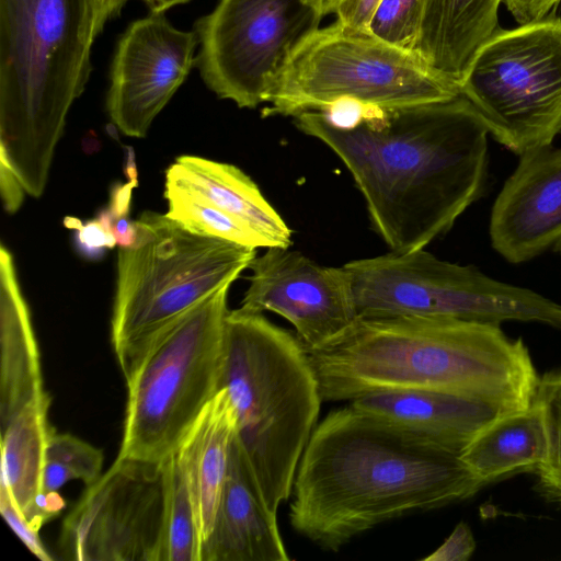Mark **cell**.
<instances>
[{
    "label": "cell",
    "instance_id": "cell-21",
    "mask_svg": "<svg viewBox=\"0 0 561 561\" xmlns=\"http://www.w3.org/2000/svg\"><path fill=\"white\" fill-rule=\"evenodd\" d=\"M165 176L245 222L268 239L273 247L289 248L291 244V230L287 224L251 178L236 165L185 154L176 158Z\"/></svg>",
    "mask_w": 561,
    "mask_h": 561
},
{
    "label": "cell",
    "instance_id": "cell-6",
    "mask_svg": "<svg viewBox=\"0 0 561 561\" xmlns=\"http://www.w3.org/2000/svg\"><path fill=\"white\" fill-rule=\"evenodd\" d=\"M131 247H119L111 323L125 380L180 317L249 268L256 249L196 233L167 214L145 211Z\"/></svg>",
    "mask_w": 561,
    "mask_h": 561
},
{
    "label": "cell",
    "instance_id": "cell-14",
    "mask_svg": "<svg viewBox=\"0 0 561 561\" xmlns=\"http://www.w3.org/2000/svg\"><path fill=\"white\" fill-rule=\"evenodd\" d=\"M195 32L175 28L164 12L131 22L110 67L107 114L125 135L141 138L195 66Z\"/></svg>",
    "mask_w": 561,
    "mask_h": 561
},
{
    "label": "cell",
    "instance_id": "cell-30",
    "mask_svg": "<svg viewBox=\"0 0 561 561\" xmlns=\"http://www.w3.org/2000/svg\"><path fill=\"white\" fill-rule=\"evenodd\" d=\"M0 512L15 535L35 557L43 561L53 560V557L41 541L38 531L34 530L23 518L9 491L3 485H0Z\"/></svg>",
    "mask_w": 561,
    "mask_h": 561
},
{
    "label": "cell",
    "instance_id": "cell-8",
    "mask_svg": "<svg viewBox=\"0 0 561 561\" xmlns=\"http://www.w3.org/2000/svg\"><path fill=\"white\" fill-rule=\"evenodd\" d=\"M460 87L422 57L368 30L337 21L319 27L293 54L263 116H296L340 100L397 107L448 100Z\"/></svg>",
    "mask_w": 561,
    "mask_h": 561
},
{
    "label": "cell",
    "instance_id": "cell-38",
    "mask_svg": "<svg viewBox=\"0 0 561 561\" xmlns=\"http://www.w3.org/2000/svg\"><path fill=\"white\" fill-rule=\"evenodd\" d=\"M123 172L128 182L138 186V171L136 165L135 151L131 146H124Z\"/></svg>",
    "mask_w": 561,
    "mask_h": 561
},
{
    "label": "cell",
    "instance_id": "cell-4",
    "mask_svg": "<svg viewBox=\"0 0 561 561\" xmlns=\"http://www.w3.org/2000/svg\"><path fill=\"white\" fill-rule=\"evenodd\" d=\"M99 35L93 0H0V163L33 197L45 190Z\"/></svg>",
    "mask_w": 561,
    "mask_h": 561
},
{
    "label": "cell",
    "instance_id": "cell-37",
    "mask_svg": "<svg viewBox=\"0 0 561 561\" xmlns=\"http://www.w3.org/2000/svg\"><path fill=\"white\" fill-rule=\"evenodd\" d=\"M129 0H93L98 15L103 20L115 19Z\"/></svg>",
    "mask_w": 561,
    "mask_h": 561
},
{
    "label": "cell",
    "instance_id": "cell-25",
    "mask_svg": "<svg viewBox=\"0 0 561 561\" xmlns=\"http://www.w3.org/2000/svg\"><path fill=\"white\" fill-rule=\"evenodd\" d=\"M168 499L162 561H202V539L184 473L175 453L165 459Z\"/></svg>",
    "mask_w": 561,
    "mask_h": 561
},
{
    "label": "cell",
    "instance_id": "cell-41",
    "mask_svg": "<svg viewBox=\"0 0 561 561\" xmlns=\"http://www.w3.org/2000/svg\"><path fill=\"white\" fill-rule=\"evenodd\" d=\"M318 9L320 10L321 14L328 15V14H334L336 8L341 3L342 0H312Z\"/></svg>",
    "mask_w": 561,
    "mask_h": 561
},
{
    "label": "cell",
    "instance_id": "cell-7",
    "mask_svg": "<svg viewBox=\"0 0 561 561\" xmlns=\"http://www.w3.org/2000/svg\"><path fill=\"white\" fill-rule=\"evenodd\" d=\"M229 287L167 328L126 379L128 396L118 457L165 460L219 391Z\"/></svg>",
    "mask_w": 561,
    "mask_h": 561
},
{
    "label": "cell",
    "instance_id": "cell-3",
    "mask_svg": "<svg viewBox=\"0 0 561 561\" xmlns=\"http://www.w3.org/2000/svg\"><path fill=\"white\" fill-rule=\"evenodd\" d=\"M323 401L382 390H436L528 408L539 376L522 339L500 325L415 316L357 320L308 351Z\"/></svg>",
    "mask_w": 561,
    "mask_h": 561
},
{
    "label": "cell",
    "instance_id": "cell-19",
    "mask_svg": "<svg viewBox=\"0 0 561 561\" xmlns=\"http://www.w3.org/2000/svg\"><path fill=\"white\" fill-rule=\"evenodd\" d=\"M236 433L234 407L222 388L206 404L175 451L195 510L202 548L214 527Z\"/></svg>",
    "mask_w": 561,
    "mask_h": 561
},
{
    "label": "cell",
    "instance_id": "cell-27",
    "mask_svg": "<svg viewBox=\"0 0 561 561\" xmlns=\"http://www.w3.org/2000/svg\"><path fill=\"white\" fill-rule=\"evenodd\" d=\"M534 402L541 410L547 434V457L535 472L537 489L561 508V368L539 378Z\"/></svg>",
    "mask_w": 561,
    "mask_h": 561
},
{
    "label": "cell",
    "instance_id": "cell-18",
    "mask_svg": "<svg viewBox=\"0 0 561 561\" xmlns=\"http://www.w3.org/2000/svg\"><path fill=\"white\" fill-rule=\"evenodd\" d=\"M0 427L34 404L50 403L11 252L0 247Z\"/></svg>",
    "mask_w": 561,
    "mask_h": 561
},
{
    "label": "cell",
    "instance_id": "cell-20",
    "mask_svg": "<svg viewBox=\"0 0 561 561\" xmlns=\"http://www.w3.org/2000/svg\"><path fill=\"white\" fill-rule=\"evenodd\" d=\"M501 2L422 0L415 53L460 87L479 48L500 28Z\"/></svg>",
    "mask_w": 561,
    "mask_h": 561
},
{
    "label": "cell",
    "instance_id": "cell-31",
    "mask_svg": "<svg viewBox=\"0 0 561 561\" xmlns=\"http://www.w3.org/2000/svg\"><path fill=\"white\" fill-rule=\"evenodd\" d=\"M476 550V540L467 523L460 522L445 541L423 561H467Z\"/></svg>",
    "mask_w": 561,
    "mask_h": 561
},
{
    "label": "cell",
    "instance_id": "cell-43",
    "mask_svg": "<svg viewBox=\"0 0 561 561\" xmlns=\"http://www.w3.org/2000/svg\"><path fill=\"white\" fill-rule=\"evenodd\" d=\"M556 249L559 250L561 253V242L556 247Z\"/></svg>",
    "mask_w": 561,
    "mask_h": 561
},
{
    "label": "cell",
    "instance_id": "cell-9",
    "mask_svg": "<svg viewBox=\"0 0 561 561\" xmlns=\"http://www.w3.org/2000/svg\"><path fill=\"white\" fill-rule=\"evenodd\" d=\"M348 274L358 318L415 316L501 325L537 322L561 329V305L425 249L354 260Z\"/></svg>",
    "mask_w": 561,
    "mask_h": 561
},
{
    "label": "cell",
    "instance_id": "cell-24",
    "mask_svg": "<svg viewBox=\"0 0 561 561\" xmlns=\"http://www.w3.org/2000/svg\"><path fill=\"white\" fill-rule=\"evenodd\" d=\"M167 215L190 230L252 248L273 247L271 241L238 218L216 207L184 184L165 176Z\"/></svg>",
    "mask_w": 561,
    "mask_h": 561
},
{
    "label": "cell",
    "instance_id": "cell-11",
    "mask_svg": "<svg viewBox=\"0 0 561 561\" xmlns=\"http://www.w3.org/2000/svg\"><path fill=\"white\" fill-rule=\"evenodd\" d=\"M322 18L312 0H219L195 22V66L218 98L255 108Z\"/></svg>",
    "mask_w": 561,
    "mask_h": 561
},
{
    "label": "cell",
    "instance_id": "cell-5",
    "mask_svg": "<svg viewBox=\"0 0 561 561\" xmlns=\"http://www.w3.org/2000/svg\"><path fill=\"white\" fill-rule=\"evenodd\" d=\"M225 388L236 437L266 507L290 499L296 471L323 401L308 351L262 313L239 309L225 320Z\"/></svg>",
    "mask_w": 561,
    "mask_h": 561
},
{
    "label": "cell",
    "instance_id": "cell-34",
    "mask_svg": "<svg viewBox=\"0 0 561 561\" xmlns=\"http://www.w3.org/2000/svg\"><path fill=\"white\" fill-rule=\"evenodd\" d=\"M95 219L113 234L119 247H131L136 242L137 224L129 216L116 217L108 207H103L98 210Z\"/></svg>",
    "mask_w": 561,
    "mask_h": 561
},
{
    "label": "cell",
    "instance_id": "cell-36",
    "mask_svg": "<svg viewBox=\"0 0 561 561\" xmlns=\"http://www.w3.org/2000/svg\"><path fill=\"white\" fill-rule=\"evenodd\" d=\"M134 183L114 182L110 188L108 208L116 217L129 216Z\"/></svg>",
    "mask_w": 561,
    "mask_h": 561
},
{
    "label": "cell",
    "instance_id": "cell-44",
    "mask_svg": "<svg viewBox=\"0 0 561 561\" xmlns=\"http://www.w3.org/2000/svg\"><path fill=\"white\" fill-rule=\"evenodd\" d=\"M561 18V16H560Z\"/></svg>",
    "mask_w": 561,
    "mask_h": 561
},
{
    "label": "cell",
    "instance_id": "cell-13",
    "mask_svg": "<svg viewBox=\"0 0 561 561\" xmlns=\"http://www.w3.org/2000/svg\"><path fill=\"white\" fill-rule=\"evenodd\" d=\"M265 249L249 265L252 274L241 310L282 316L307 351L330 343L357 320L344 266H323L288 248Z\"/></svg>",
    "mask_w": 561,
    "mask_h": 561
},
{
    "label": "cell",
    "instance_id": "cell-12",
    "mask_svg": "<svg viewBox=\"0 0 561 561\" xmlns=\"http://www.w3.org/2000/svg\"><path fill=\"white\" fill-rule=\"evenodd\" d=\"M165 460L117 457L65 518L59 549L77 561H162Z\"/></svg>",
    "mask_w": 561,
    "mask_h": 561
},
{
    "label": "cell",
    "instance_id": "cell-2",
    "mask_svg": "<svg viewBox=\"0 0 561 561\" xmlns=\"http://www.w3.org/2000/svg\"><path fill=\"white\" fill-rule=\"evenodd\" d=\"M483 486L460 454L348 404L314 427L296 471L289 522L337 551L380 524L468 500Z\"/></svg>",
    "mask_w": 561,
    "mask_h": 561
},
{
    "label": "cell",
    "instance_id": "cell-1",
    "mask_svg": "<svg viewBox=\"0 0 561 561\" xmlns=\"http://www.w3.org/2000/svg\"><path fill=\"white\" fill-rule=\"evenodd\" d=\"M344 163L371 225L394 252L425 249L482 194L488 127L461 94L397 107L369 106L353 127L332 126L318 111L294 116Z\"/></svg>",
    "mask_w": 561,
    "mask_h": 561
},
{
    "label": "cell",
    "instance_id": "cell-40",
    "mask_svg": "<svg viewBox=\"0 0 561 561\" xmlns=\"http://www.w3.org/2000/svg\"><path fill=\"white\" fill-rule=\"evenodd\" d=\"M82 150L88 153H94L100 150L101 141L93 130H90L81 141Z\"/></svg>",
    "mask_w": 561,
    "mask_h": 561
},
{
    "label": "cell",
    "instance_id": "cell-35",
    "mask_svg": "<svg viewBox=\"0 0 561 561\" xmlns=\"http://www.w3.org/2000/svg\"><path fill=\"white\" fill-rule=\"evenodd\" d=\"M0 192L4 209L14 214L21 206L25 190L18 178L2 163H0Z\"/></svg>",
    "mask_w": 561,
    "mask_h": 561
},
{
    "label": "cell",
    "instance_id": "cell-29",
    "mask_svg": "<svg viewBox=\"0 0 561 561\" xmlns=\"http://www.w3.org/2000/svg\"><path fill=\"white\" fill-rule=\"evenodd\" d=\"M64 225L73 231L75 249L84 260L99 261L116 244L113 234L95 218L83 222L77 217L67 216Z\"/></svg>",
    "mask_w": 561,
    "mask_h": 561
},
{
    "label": "cell",
    "instance_id": "cell-26",
    "mask_svg": "<svg viewBox=\"0 0 561 561\" xmlns=\"http://www.w3.org/2000/svg\"><path fill=\"white\" fill-rule=\"evenodd\" d=\"M103 454L70 434L51 433L45 451L43 491H58L66 482L79 479L88 486L102 476Z\"/></svg>",
    "mask_w": 561,
    "mask_h": 561
},
{
    "label": "cell",
    "instance_id": "cell-10",
    "mask_svg": "<svg viewBox=\"0 0 561 561\" xmlns=\"http://www.w3.org/2000/svg\"><path fill=\"white\" fill-rule=\"evenodd\" d=\"M460 94L514 153L551 145L561 133V18L499 28L477 51Z\"/></svg>",
    "mask_w": 561,
    "mask_h": 561
},
{
    "label": "cell",
    "instance_id": "cell-22",
    "mask_svg": "<svg viewBox=\"0 0 561 561\" xmlns=\"http://www.w3.org/2000/svg\"><path fill=\"white\" fill-rule=\"evenodd\" d=\"M460 457L484 485L514 473L536 472L547 457L541 410L533 402L503 413L472 438Z\"/></svg>",
    "mask_w": 561,
    "mask_h": 561
},
{
    "label": "cell",
    "instance_id": "cell-33",
    "mask_svg": "<svg viewBox=\"0 0 561 561\" xmlns=\"http://www.w3.org/2000/svg\"><path fill=\"white\" fill-rule=\"evenodd\" d=\"M380 0H342L334 14L336 21L356 28L368 30Z\"/></svg>",
    "mask_w": 561,
    "mask_h": 561
},
{
    "label": "cell",
    "instance_id": "cell-17",
    "mask_svg": "<svg viewBox=\"0 0 561 561\" xmlns=\"http://www.w3.org/2000/svg\"><path fill=\"white\" fill-rule=\"evenodd\" d=\"M277 514L262 500L234 436L226 482L202 561H288Z\"/></svg>",
    "mask_w": 561,
    "mask_h": 561
},
{
    "label": "cell",
    "instance_id": "cell-23",
    "mask_svg": "<svg viewBox=\"0 0 561 561\" xmlns=\"http://www.w3.org/2000/svg\"><path fill=\"white\" fill-rule=\"evenodd\" d=\"M48 408L49 403L28 407L0 427V485L9 491L31 527L36 499L43 492L46 446L54 432L47 420Z\"/></svg>",
    "mask_w": 561,
    "mask_h": 561
},
{
    "label": "cell",
    "instance_id": "cell-39",
    "mask_svg": "<svg viewBox=\"0 0 561 561\" xmlns=\"http://www.w3.org/2000/svg\"><path fill=\"white\" fill-rule=\"evenodd\" d=\"M144 1L148 8L150 9V12H165L167 10L171 9L172 7L186 3L191 0H141Z\"/></svg>",
    "mask_w": 561,
    "mask_h": 561
},
{
    "label": "cell",
    "instance_id": "cell-16",
    "mask_svg": "<svg viewBox=\"0 0 561 561\" xmlns=\"http://www.w3.org/2000/svg\"><path fill=\"white\" fill-rule=\"evenodd\" d=\"M350 404L458 454L483 427L511 412L478 397L417 389L376 391L357 397Z\"/></svg>",
    "mask_w": 561,
    "mask_h": 561
},
{
    "label": "cell",
    "instance_id": "cell-28",
    "mask_svg": "<svg viewBox=\"0 0 561 561\" xmlns=\"http://www.w3.org/2000/svg\"><path fill=\"white\" fill-rule=\"evenodd\" d=\"M421 15L422 0H380L368 31L390 45L415 53Z\"/></svg>",
    "mask_w": 561,
    "mask_h": 561
},
{
    "label": "cell",
    "instance_id": "cell-32",
    "mask_svg": "<svg viewBox=\"0 0 561 561\" xmlns=\"http://www.w3.org/2000/svg\"><path fill=\"white\" fill-rule=\"evenodd\" d=\"M519 25L540 22L554 14L561 0H502Z\"/></svg>",
    "mask_w": 561,
    "mask_h": 561
},
{
    "label": "cell",
    "instance_id": "cell-42",
    "mask_svg": "<svg viewBox=\"0 0 561 561\" xmlns=\"http://www.w3.org/2000/svg\"><path fill=\"white\" fill-rule=\"evenodd\" d=\"M105 129H106L107 134L113 139H115L116 141H119L118 133H117L118 128H117V126L114 123L107 124Z\"/></svg>",
    "mask_w": 561,
    "mask_h": 561
},
{
    "label": "cell",
    "instance_id": "cell-15",
    "mask_svg": "<svg viewBox=\"0 0 561 561\" xmlns=\"http://www.w3.org/2000/svg\"><path fill=\"white\" fill-rule=\"evenodd\" d=\"M490 217L493 249L514 264L561 242V147L541 146L519 156Z\"/></svg>",
    "mask_w": 561,
    "mask_h": 561
}]
</instances>
